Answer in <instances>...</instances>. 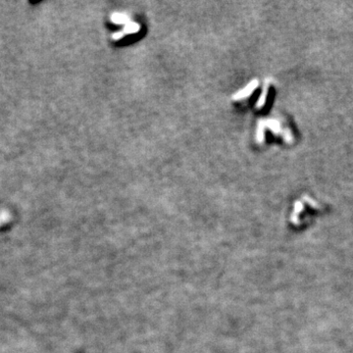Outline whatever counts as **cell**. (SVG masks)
Instances as JSON below:
<instances>
[{
    "label": "cell",
    "mask_w": 353,
    "mask_h": 353,
    "mask_svg": "<svg viewBox=\"0 0 353 353\" xmlns=\"http://www.w3.org/2000/svg\"><path fill=\"white\" fill-rule=\"evenodd\" d=\"M139 29V26L136 23H127L126 24L125 29L122 31L123 35H127V33H135L137 32Z\"/></svg>",
    "instance_id": "obj_1"
},
{
    "label": "cell",
    "mask_w": 353,
    "mask_h": 353,
    "mask_svg": "<svg viewBox=\"0 0 353 353\" xmlns=\"http://www.w3.org/2000/svg\"><path fill=\"white\" fill-rule=\"evenodd\" d=\"M115 24H126L128 22V17L124 14H113V16L111 17Z\"/></svg>",
    "instance_id": "obj_2"
}]
</instances>
